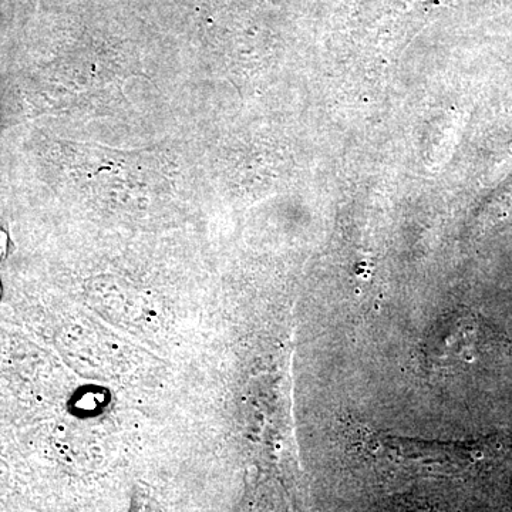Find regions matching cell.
Segmentation results:
<instances>
[{"instance_id": "1", "label": "cell", "mask_w": 512, "mask_h": 512, "mask_svg": "<svg viewBox=\"0 0 512 512\" xmlns=\"http://www.w3.org/2000/svg\"><path fill=\"white\" fill-rule=\"evenodd\" d=\"M8 234L0 228V262L3 261V258L6 256V252H8Z\"/></svg>"}, {"instance_id": "2", "label": "cell", "mask_w": 512, "mask_h": 512, "mask_svg": "<svg viewBox=\"0 0 512 512\" xmlns=\"http://www.w3.org/2000/svg\"><path fill=\"white\" fill-rule=\"evenodd\" d=\"M0 296H2V285H0Z\"/></svg>"}]
</instances>
